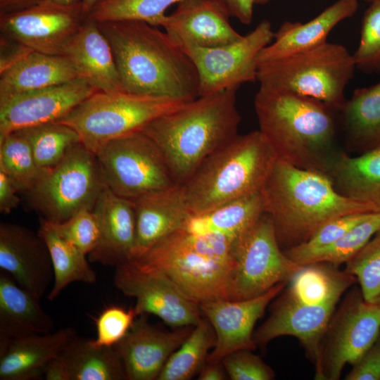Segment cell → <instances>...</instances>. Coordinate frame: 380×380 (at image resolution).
Here are the masks:
<instances>
[{
	"instance_id": "d590c367",
	"label": "cell",
	"mask_w": 380,
	"mask_h": 380,
	"mask_svg": "<svg viewBox=\"0 0 380 380\" xmlns=\"http://www.w3.org/2000/svg\"><path fill=\"white\" fill-rule=\"evenodd\" d=\"M19 131L28 141L35 162L41 170L58 164L73 146L81 142L75 129L58 122L29 127Z\"/></svg>"
},
{
	"instance_id": "9c48e42d",
	"label": "cell",
	"mask_w": 380,
	"mask_h": 380,
	"mask_svg": "<svg viewBox=\"0 0 380 380\" xmlns=\"http://www.w3.org/2000/svg\"><path fill=\"white\" fill-rule=\"evenodd\" d=\"M106 187L96 156L80 142L58 164L42 170L26 194L42 219L61 223L82 209L93 210Z\"/></svg>"
},
{
	"instance_id": "6f0895ef",
	"label": "cell",
	"mask_w": 380,
	"mask_h": 380,
	"mask_svg": "<svg viewBox=\"0 0 380 380\" xmlns=\"http://www.w3.org/2000/svg\"><path fill=\"white\" fill-rule=\"evenodd\" d=\"M367 1H369L370 3L372 2V1H380V0H367Z\"/></svg>"
},
{
	"instance_id": "3957f363",
	"label": "cell",
	"mask_w": 380,
	"mask_h": 380,
	"mask_svg": "<svg viewBox=\"0 0 380 380\" xmlns=\"http://www.w3.org/2000/svg\"><path fill=\"white\" fill-rule=\"evenodd\" d=\"M238 89L198 96L141 131L156 144L177 184H183L207 157L238 134Z\"/></svg>"
},
{
	"instance_id": "f6af8a7d",
	"label": "cell",
	"mask_w": 380,
	"mask_h": 380,
	"mask_svg": "<svg viewBox=\"0 0 380 380\" xmlns=\"http://www.w3.org/2000/svg\"><path fill=\"white\" fill-rule=\"evenodd\" d=\"M252 350H241L226 355L222 360L227 374L232 380H272V369Z\"/></svg>"
},
{
	"instance_id": "ffe728a7",
	"label": "cell",
	"mask_w": 380,
	"mask_h": 380,
	"mask_svg": "<svg viewBox=\"0 0 380 380\" xmlns=\"http://www.w3.org/2000/svg\"><path fill=\"white\" fill-rule=\"evenodd\" d=\"M137 317L125 336L114 346L128 380H157L170 355L189 336L192 328L163 331Z\"/></svg>"
},
{
	"instance_id": "83f0119b",
	"label": "cell",
	"mask_w": 380,
	"mask_h": 380,
	"mask_svg": "<svg viewBox=\"0 0 380 380\" xmlns=\"http://www.w3.org/2000/svg\"><path fill=\"white\" fill-rule=\"evenodd\" d=\"M78 77L75 67L66 56L32 51L0 72V99Z\"/></svg>"
},
{
	"instance_id": "9f6ffc18",
	"label": "cell",
	"mask_w": 380,
	"mask_h": 380,
	"mask_svg": "<svg viewBox=\"0 0 380 380\" xmlns=\"http://www.w3.org/2000/svg\"><path fill=\"white\" fill-rule=\"evenodd\" d=\"M375 303H380V296L379 297V298L377 299V300Z\"/></svg>"
},
{
	"instance_id": "74e56055",
	"label": "cell",
	"mask_w": 380,
	"mask_h": 380,
	"mask_svg": "<svg viewBox=\"0 0 380 380\" xmlns=\"http://www.w3.org/2000/svg\"><path fill=\"white\" fill-rule=\"evenodd\" d=\"M0 170L12 179L19 191L25 193L42 174L28 141L19 130L0 138Z\"/></svg>"
},
{
	"instance_id": "836d02e7",
	"label": "cell",
	"mask_w": 380,
	"mask_h": 380,
	"mask_svg": "<svg viewBox=\"0 0 380 380\" xmlns=\"http://www.w3.org/2000/svg\"><path fill=\"white\" fill-rule=\"evenodd\" d=\"M38 234L49 251L53 269V282L48 300H55L73 282H96V273L89 265L87 255L61 236L51 222L42 219Z\"/></svg>"
},
{
	"instance_id": "11a10c76",
	"label": "cell",
	"mask_w": 380,
	"mask_h": 380,
	"mask_svg": "<svg viewBox=\"0 0 380 380\" xmlns=\"http://www.w3.org/2000/svg\"><path fill=\"white\" fill-rule=\"evenodd\" d=\"M270 0H255V4L264 5L267 4Z\"/></svg>"
},
{
	"instance_id": "c3c4849f",
	"label": "cell",
	"mask_w": 380,
	"mask_h": 380,
	"mask_svg": "<svg viewBox=\"0 0 380 380\" xmlns=\"http://www.w3.org/2000/svg\"><path fill=\"white\" fill-rule=\"evenodd\" d=\"M19 190L12 179L0 170V212L8 214L20 203Z\"/></svg>"
},
{
	"instance_id": "ba28073f",
	"label": "cell",
	"mask_w": 380,
	"mask_h": 380,
	"mask_svg": "<svg viewBox=\"0 0 380 380\" xmlns=\"http://www.w3.org/2000/svg\"><path fill=\"white\" fill-rule=\"evenodd\" d=\"M188 102L153 96L97 91L56 121L75 129L94 154L108 142L142 129Z\"/></svg>"
},
{
	"instance_id": "7c38bea8",
	"label": "cell",
	"mask_w": 380,
	"mask_h": 380,
	"mask_svg": "<svg viewBox=\"0 0 380 380\" xmlns=\"http://www.w3.org/2000/svg\"><path fill=\"white\" fill-rule=\"evenodd\" d=\"M380 334V303L367 302L352 289L332 317L325 334L315 379L338 380L346 364H355Z\"/></svg>"
},
{
	"instance_id": "ac0fdd59",
	"label": "cell",
	"mask_w": 380,
	"mask_h": 380,
	"mask_svg": "<svg viewBox=\"0 0 380 380\" xmlns=\"http://www.w3.org/2000/svg\"><path fill=\"white\" fill-rule=\"evenodd\" d=\"M281 282L265 293L242 300L217 299L200 303L201 312L211 324L216 336L215 345L207 361L221 362L227 355L256 348L253 331L265 309L286 285Z\"/></svg>"
},
{
	"instance_id": "5b68a950",
	"label": "cell",
	"mask_w": 380,
	"mask_h": 380,
	"mask_svg": "<svg viewBox=\"0 0 380 380\" xmlns=\"http://www.w3.org/2000/svg\"><path fill=\"white\" fill-rule=\"evenodd\" d=\"M277 157L258 131L239 135L207 157L181 185L191 214L260 193Z\"/></svg>"
},
{
	"instance_id": "681fc988",
	"label": "cell",
	"mask_w": 380,
	"mask_h": 380,
	"mask_svg": "<svg viewBox=\"0 0 380 380\" xmlns=\"http://www.w3.org/2000/svg\"><path fill=\"white\" fill-rule=\"evenodd\" d=\"M227 11L230 17L244 25H249L253 18L255 0H216Z\"/></svg>"
},
{
	"instance_id": "d4e9b609",
	"label": "cell",
	"mask_w": 380,
	"mask_h": 380,
	"mask_svg": "<svg viewBox=\"0 0 380 380\" xmlns=\"http://www.w3.org/2000/svg\"><path fill=\"white\" fill-rule=\"evenodd\" d=\"M79 77L103 92L125 91L110 44L97 23L87 18L64 53Z\"/></svg>"
},
{
	"instance_id": "7bdbcfd3",
	"label": "cell",
	"mask_w": 380,
	"mask_h": 380,
	"mask_svg": "<svg viewBox=\"0 0 380 380\" xmlns=\"http://www.w3.org/2000/svg\"><path fill=\"white\" fill-rule=\"evenodd\" d=\"M51 223L61 236L87 255L99 242L100 230L93 210L82 209L63 222Z\"/></svg>"
},
{
	"instance_id": "60d3db41",
	"label": "cell",
	"mask_w": 380,
	"mask_h": 380,
	"mask_svg": "<svg viewBox=\"0 0 380 380\" xmlns=\"http://www.w3.org/2000/svg\"><path fill=\"white\" fill-rule=\"evenodd\" d=\"M371 214L355 213L336 217L322 226L305 243L284 252L291 260L303 265L311 255L333 243Z\"/></svg>"
},
{
	"instance_id": "7402d4cb",
	"label": "cell",
	"mask_w": 380,
	"mask_h": 380,
	"mask_svg": "<svg viewBox=\"0 0 380 380\" xmlns=\"http://www.w3.org/2000/svg\"><path fill=\"white\" fill-rule=\"evenodd\" d=\"M100 239L88 255L91 262L116 267L129 262L136 240V220L131 200L120 197L107 186L93 209Z\"/></svg>"
},
{
	"instance_id": "44dd1931",
	"label": "cell",
	"mask_w": 380,
	"mask_h": 380,
	"mask_svg": "<svg viewBox=\"0 0 380 380\" xmlns=\"http://www.w3.org/2000/svg\"><path fill=\"white\" fill-rule=\"evenodd\" d=\"M229 17L216 0H184L160 26L181 47L213 48L243 37L232 27Z\"/></svg>"
},
{
	"instance_id": "bcb514c9",
	"label": "cell",
	"mask_w": 380,
	"mask_h": 380,
	"mask_svg": "<svg viewBox=\"0 0 380 380\" xmlns=\"http://www.w3.org/2000/svg\"><path fill=\"white\" fill-rule=\"evenodd\" d=\"M346 380H380V334L375 343L353 365Z\"/></svg>"
},
{
	"instance_id": "e0dca14e",
	"label": "cell",
	"mask_w": 380,
	"mask_h": 380,
	"mask_svg": "<svg viewBox=\"0 0 380 380\" xmlns=\"http://www.w3.org/2000/svg\"><path fill=\"white\" fill-rule=\"evenodd\" d=\"M337 303L305 304L282 293L269 317L255 332V343L263 346L279 336L296 337L313 362L315 376L320 369L324 338Z\"/></svg>"
},
{
	"instance_id": "f5cc1de1",
	"label": "cell",
	"mask_w": 380,
	"mask_h": 380,
	"mask_svg": "<svg viewBox=\"0 0 380 380\" xmlns=\"http://www.w3.org/2000/svg\"><path fill=\"white\" fill-rule=\"evenodd\" d=\"M98 0H82L83 11L86 16Z\"/></svg>"
},
{
	"instance_id": "9a60e30c",
	"label": "cell",
	"mask_w": 380,
	"mask_h": 380,
	"mask_svg": "<svg viewBox=\"0 0 380 380\" xmlns=\"http://www.w3.org/2000/svg\"><path fill=\"white\" fill-rule=\"evenodd\" d=\"M87 16L82 2L64 5L44 0L28 8L0 15L1 34L32 51L63 55Z\"/></svg>"
},
{
	"instance_id": "f546056e",
	"label": "cell",
	"mask_w": 380,
	"mask_h": 380,
	"mask_svg": "<svg viewBox=\"0 0 380 380\" xmlns=\"http://www.w3.org/2000/svg\"><path fill=\"white\" fill-rule=\"evenodd\" d=\"M348 148L359 154L380 148V82L355 90L339 110Z\"/></svg>"
},
{
	"instance_id": "4dcf8cb0",
	"label": "cell",
	"mask_w": 380,
	"mask_h": 380,
	"mask_svg": "<svg viewBox=\"0 0 380 380\" xmlns=\"http://www.w3.org/2000/svg\"><path fill=\"white\" fill-rule=\"evenodd\" d=\"M65 380H125L126 372L114 346H99L76 335L58 355Z\"/></svg>"
},
{
	"instance_id": "7dc6e473",
	"label": "cell",
	"mask_w": 380,
	"mask_h": 380,
	"mask_svg": "<svg viewBox=\"0 0 380 380\" xmlns=\"http://www.w3.org/2000/svg\"><path fill=\"white\" fill-rule=\"evenodd\" d=\"M32 50L1 34L0 37V72L8 68Z\"/></svg>"
},
{
	"instance_id": "b9f144b4",
	"label": "cell",
	"mask_w": 380,
	"mask_h": 380,
	"mask_svg": "<svg viewBox=\"0 0 380 380\" xmlns=\"http://www.w3.org/2000/svg\"><path fill=\"white\" fill-rule=\"evenodd\" d=\"M353 56L356 68L365 72L380 70V1L371 2L366 10L359 44Z\"/></svg>"
},
{
	"instance_id": "f907efd6",
	"label": "cell",
	"mask_w": 380,
	"mask_h": 380,
	"mask_svg": "<svg viewBox=\"0 0 380 380\" xmlns=\"http://www.w3.org/2000/svg\"><path fill=\"white\" fill-rule=\"evenodd\" d=\"M227 372L222 362H208L204 364L198 374V380H224Z\"/></svg>"
},
{
	"instance_id": "cb8c5ba5",
	"label": "cell",
	"mask_w": 380,
	"mask_h": 380,
	"mask_svg": "<svg viewBox=\"0 0 380 380\" xmlns=\"http://www.w3.org/2000/svg\"><path fill=\"white\" fill-rule=\"evenodd\" d=\"M358 6L357 0H337L306 23L284 22L274 33L273 41L258 53V66L327 42L331 31L341 21L353 16Z\"/></svg>"
},
{
	"instance_id": "5bb4252c",
	"label": "cell",
	"mask_w": 380,
	"mask_h": 380,
	"mask_svg": "<svg viewBox=\"0 0 380 380\" xmlns=\"http://www.w3.org/2000/svg\"><path fill=\"white\" fill-rule=\"evenodd\" d=\"M115 286L136 300L137 316L153 315L172 327H195L200 303L186 295L163 272L127 262L115 267Z\"/></svg>"
},
{
	"instance_id": "d6a6232c",
	"label": "cell",
	"mask_w": 380,
	"mask_h": 380,
	"mask_svg": "<svg viewBox=\"0 0 380 380\" xmlns=\"http://www.w3.org/2000/svg\"><path fill=\"white\" fill-rule=\"evenodd\" d=\"M263 213L262 198L258 193L202 213L191 214L183 229L199 236L222 234L235 240L248 230Z\"/></svg>"
},
{
	"instance_id": "277c9868",
	"label": "cell",
	"mask_w": 380,
	"mask_h": 380,
	"mask_svg": "<svg viewBox=\"0 0 380 380\" xmlns=\"http://www.w3.org/2000/svg\"><path fill=\"white\" fill-rule=\"evenodd\" d=\"M260 194L264 212L272 218L278 242L284 250L305 243L336 217L373 213L365 205L340 194L328 175L279 159Z\"/></svg>"
},
{
	"instance_id": "4fadbf2b",
	"label": "cell",
	"mask_w": 380,
	"mask_h": 380,
	"mask_svg": "<svg viewBox=\"0 0 380 380\" xmlns=\"http://www.w3.org/2000/svg\"><path fill=\"white\" fill-rule=\"evenodd\" d=\"M274 33L270 22L263 20L232 43L213 48L182 46L196 68L199 96L257 81V56L273 41Z\"/></svg>"
},
{
	"instance_id": "d6986e66",
	"label": "cell",
	"mask_w": 380,
	"mask_h": 380,
	"mask_svg": "<svg viewBox=\"0 0 380 380\" xmlns=\"http://www.w3.org/2000/svg\"><path fill=\"white\" fill-rule=\"evenodd\" d=\"M0 268L40 299L53 282L49 251L41 236L15 223L0 224Z\"/></svg>"
},
{
	"instance_id": "ee69618b",
	"label": "cell",
	"mask_w": 380,
	"mask_h": 380,
	"mask_svg": "<svg viewBox=\"0 0 380 380\" xmlns=\"http://www.w3.org/2000/svg\"><path fill=\"white\" fill-rule=\"evenodd\" d=\"M137 317L134 308L128 310L118 305L106 308L95 319L96 336L92 340L94 344L114 346L128 333Z\"/></svg>"
},
{
	"instance_id": "484cf974",
	"label": "cell",
	"mask_w": 380,
	"mask_h": 380,
	"mask_svg": "<svg viewBox=\"0 0 380 380\" xmlns=\"http://www.w3.org/2000/svg\"><path fill=\"white\" fill-rule=\"evenodd\" d=\"M39 300L1 270L0 355L13 338L53 331V320L41 307Z\"/></svg>"
},
{
	"instance_id": "4316f807",
	"label": "cell",
	"mask_w": 380,
	"mask_h": 380,
	"mask_svg": "<svg viewBox=\"0 0 380 380\" xmlns=\"http://www.w3.org/2000/svg\"><path fill=\"white\" fill-rule=\"evenodd\" d=\"M71 327L48 334L12 339L0 355L1 380H32L43 376L47 363L76 336Z\"/></svg>"
},
{
	"instance_id": "30bf717a",
	"label": "cell",
	"mask_w": 380,
	"mask_h": 380,
	"mask_svg": "<svg viewBox=\"0 0 380 380\" xmlns=\"http://www.w3.org/2000/svg\"><path fill=\"white\" fill-rule=\"evenodd\" d=\"M300 267L281 251L272 220L264 212L232 243L226 299L260 296L281 282L287 283Z\"/></svg>"
},
{
	"instance_id": "8992f818",
	"label": "cell",
	"mask_w": 380,
	"mask_h": 380,
	"mask_svg": "<svg viewBox=\"0 0 380 380\" xmlns=\"http://www.w3.org/2000/svg\"><path fill=\"white\" fill-rule=\"evenodd\" d=\"M234 241L222 234L199 236L181 229L129 262L163 272L200 303L226 299Z\"/></svg>"
},
{
	"instance_id": "8d00e7d4",
	"label": "cell",
	"mask_w": 380,
	"mask_h": 380,
	"mask_svg": "<svg viewBox=\"0 0 380 380\" xmlns=\"http://www.w3.org/2000/svg\"><path fill=\"white\" fill-rule=\"evenodd\" d=\"M184 0H98L87 18L96 23L139 20L160 26L172 5Z\"/></svg>"
},
{
	"instance_id": "ab89813d",
	"label": "cell",
	"mask_w": 380,
	"mask_h": 380,
	"mask_svg": "<svg viewBox=\"0 0 380 380\" xmlns=\"http://www.w3.org/2000/svg\"><path fill=\"white\" fill-rule=\"evenodd\" d=\"M345 270L356 277L364 299L375 303L380 296V229L346 262Z\"/></svg>"
},
{
	"instance_id": "f1b7e54d",
	"label": "cell",
	"mask_w": 380,
	"mask_h": 380,
	"mask_svg": "<svg viewBox=\"0 0 380 380\" xmlns=\"http://www.w3.org/2000/svg\"><path fill=\"white\" fill-rule=\"evenodd\" d=\"M329 177L340 194L380 213V148L353 157L344 151Z\"/></svg>"
},
{
	"instance_id": "8fae6325",
	"label": "cell",
	"mask_w": 380,
	"mask_h": 380,
	"mask_svg": "<svg viewBox=\"0 0 380 380\" xmlns=\"http://www.w3.org/2000/svg\"><path fill=\"white\" fill-rule=\"evenodd\" d=\"M106 185L134 200L177 185L156 144L142 132L113 139L96 154Z\"/></svg>"
},
{
	"instance_id": "1f68e13d",
	"label": "cell",
	"mask_w": 380,
	"mask_h": 380,
	"mask_svg": "<svg viewBox=\"0 0 380 380\" xmlns=\"http://www.w3.org/2000/svg\"><path fill=\"white\" fill-rule=\"evenodd\" d=\"M357 281L355 276L327 262L301 265L287 282L283 293L293 300L305 304L338 302Z\"/></svg>"
},
{
	"instance_id": "2e32d148",
	"label": "cell",
	"mask_w": 380,
	"mask_h": 380,
	"mask_svg": "<svg viewBox=\"0 0 380 380\" xmlns=\"http://www.w3.org/2000/svg\"><path fill=\"white\" fill-rule=\"evenodd\" d=\"M97 91L78 77L1 99L0 138L26 127L56 122Z\"/></svg>"
},
{
	"instance_id": "7a4b0ae2",
	"label": "cell",
	"mask_w": 380,
	"mask_h": 380,
	"mask_svg": "<svg viewBox=\"0 0 380 380\" xmlns=\"http://www.w3.org/2000/svg\"><path fill=\"white\" fill-rule=\"evenodd\" d=\"M260 129L277 159L329 176L344 151L339 111L324 102L260 85L254 99Z\"/></svg>"
},
{
	"instance_id": "816d5d0a",
	"label": "cell",
	"mask_w": 380,
	"mask_h": 380,
	"mask_svg": "<svg viewBox=\"0 0 380 380\" xmlns=\"http://www.w3.org/2000/svg\"><path fill=\"white\" fill-rule=\"evenodd\" d=\"M44 0H0V15L18 12Z\"/></svg>"
},
{
	"instance_id": "52a82bcc",
	"label": "cell",
	"mask_w": 380,
	"mask_h": 380,
	"mask_svg": "<svg viewBox=\"0 0 380 380\" xmlns=\"http://www.w3.org/2000/svg\"><path fill=\"white\" fill-rule=\"evenodd\" d=\"M355 68L353 54L343 45L326 42L259 65L257 81L260 85L314 98L339 111Z\"/></svg>"
},
{
	"instance_id": "603a6c76",
	"label": "cell",
	"mask_w": 380,
	"mask_h": 380,
	"mask_svg": "<svg viewBox=\"0 0 380 380\" xmlns=\"http://www.w3.org/2000/svg\"><path fill=\"white\" fill-rule=\"evenodd\" d=\"M131 201L135 214L136 240L130 261L161 239L183 229L191 215L179 184Z\"/></svg>"
},
{
	"instance_id": "6da1fadb",
	"label": "cell",
	"mask_w": 380,
	"mask_h": 380,
	"mask_svg": "<svg viewBox=\"0 0 380 380\" xmlns=\"http://www.w3.org/2000/svg\"><path fill=\"white\" fill-rule=\"evenodd\" d=\"M96 23L110 44L125 91L186 102L199 96L194 63L165 31L139 20Z\"/></svg>"
},
{
	"instance_id": "f35d334b",
	"label": "cell",
	"mask_w": 380,
	"mask_h": 380,
	"mask_svg": "<svg viewBox=\"0 0 380 380\" xmlns=\"http://www.w3.org/2000/svg\"><path fill=\"white\" fill-rule=\"evenodd\" d=\"M379 229L380 213H372L333 243L311 255L303 265L327 262L338 267L353 257Z\"/></svg>"
},
{
	"instance_id": "db71d44e",
	"label": "cell",
	"mask_w": 380,
	"mask_h": 380,
	"mask_svg": "<svg viewBox=\"0 0 380 380\" xmlns=\"http://www.w3.org/2000/svg\"><path fill=\"white\" fill-rule=\"evenodd\" d=\"M56 3L64 5H72L82 2V0H52Z\"/></svg>"
},
{
	"instance_id": "e575fe53",
	"label": "cell",
	"mask_w": 380,
	"mask_h": 380,
	"mask_svg": "<svg viewBox=\"0 0 380 380\" xmlns=\"http://www.w3.org/2000/svg\"><path fill=\"white\" fill-rule=\"evenodd\" d=\"M215 331L206 318H202L182 344L170 355L157 380H189L198 374L215 346Z\"/></svg>"
}]
</instances>
